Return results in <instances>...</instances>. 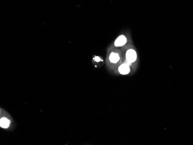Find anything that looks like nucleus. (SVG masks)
I'll return each mask as SVG.
<instances>
[{
    "instance_id": "nucleus-1",
    "label": "nucleus",
    "mask_w": 193,
    "mask_h": 145,
    "mask_svg": "<svg viewBox=\"0 0 193 145\" xmlns=\"http://www.w3.org/2000/svg\"><path fill=\"white\" fill-rule=\"evenodd\" d=\"M137 57L136 52L133 49L128 50L126 53V59L129 63L134 62Z\"/></svg>"
},
{
    "instance_id": "nucleus-2",
    "label": "nucleus",
    "mask_w": 193,
    "mask_h": 145,
    "mask_svg": "<svg viewBox=\"0 0 193 145\" xmlns=\"http://www.w3.org/2000/svg\"><path fill=\"white\" fill-rule=\"evenodd\" d=\"M127 42V38L123 35H120L119 37L116 39L115 42V45L116 47H120L124 46Z\"/></svg>"
},
{
    "instance_id": "nucleus-3",
    "label": "nucleus",
    "mask_w": 193,
    "mask_h": 145,
    "mask_svg": "<svg viewBox=\"0 0 193 145\" xmlns=\"http://www.w3.org/2000/svg\"><path fill=\"white\" fill-rule=\"evenodd\" d=\"M119 71L122 75H127L130 71V67L127 64H123L119 67Z\"/></svg>"
},
{
    "instance_id": "nucleus-4",
    "label": "nucleus",
    "mask_w": 193,
    "mask_h": 145,
    "mask_svg": "<svg viewBox=\"0 0 193 145\" xmlns=\"http://www.w3.org/2000/svg\"><path fill=\"white\" fill-rule=\"evenodd\" d=\"M10 121L6 117H2L0 120V126L3 128H8L9 127Z\"/></svg>"
},
{
    "instance_id": "nucleus-5",
    "label": "nucleus",
    "mask_w": 193,
    "mask_h": 145,
    "mask_svg": "<svg viewBox=\"0 0 193 145\" xmlns=\"http://www.w3.org/2000/svg\"><path fill=\"white\" fill-rule=\"evenodd\" d=\"M120 57L119 55L116 53H112L109 56V60L112 63H116L119 61Z\"/></svg>"
},
{
    "instance_id": "nucleus-6",
    "label": "nucleus",
    "mask_w": 193,
    "mask_h": 145,
    "mask_svg": "<svg viewBox=\"0 0 193 145\" xmlns=\"http://www.w3.org/2000/svg\"><path fill=\"white\" fill-rule=\"evenodd\" d=\"M95 60H96V61H97V62H98V61H100L101 60L100 58V57H96L95 58Z\"/></svg>"
}]
</instances>
